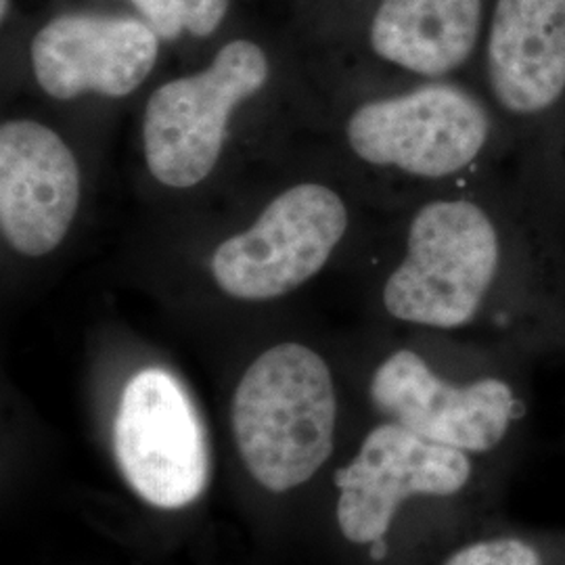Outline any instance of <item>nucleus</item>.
Masks as SVG:
<instances>
[{
	"instance_id": "13",
	"label": "nucleus",
	"mask_w": 565,
	"mask_h": 565,
	"mask_svg": "<svg viewBox=\"0 0 565 565\" xmlns=\"http://www.w3.org/2000/svg\"><path fill=\"white\" fill-rule=\"evenodd\" d=\"M163 41L186 34L205 39L226 15L228 0H130Z\"/></svg>"
},
{
	"instance_id": "11",
	"label": "nucleus",
	"mask_w": 565,
	"mask_h": 565,
	"mask_svg": "<svg viewBox=\"0 0 565 565\" xmlns=\"http://www.w3.org/2000/svg\"><path fill=\"white\" fill-rule=\"evenodd\" d=\"M158 53L160 36L147 21L97 13L55 18L30 44L34 78L57 102L128 97L153 72Z\"/></svg>"
},
{
	"instance_id": "1",
	"label": "nucleus",
	"mask_w": 565,
	"mask_h": 565,
	"mask_svg": "<svg viewBox=\"0 0 565 565\" xmlns=\"http://www.w3.org/2000/svg\"><path fill=\"white\" fill-rule=\"evenodd\" d=\"M559 202L525 179L511 207L476 198H436L413 214L404 254L382 291L385 312L401 323L461 329L525 264L559 260L546 210ZM565 258V256H564Z\"/></svg>"
},
{
	"instance_id": "2",
	"label": "nucleus",
	"mask_w": 565,
	"mask_h": 565,
	"mask_svg": "<svg viewBox=\"0 0 565 565\" xmlns=\"http://www.w3.org/2000/svg\"><path fill=\"white\" fill-rule=\"evenodd\" d=\"M338 394L312 348L282 342L247 366L233 394L231 427L247 473L268 492L317 476L333 452Z\"/></svg>"
},
{
	"instance_id": "14",
	"label": "nucleus",
	"mask_w": 565,
	"mask_h": 565,
	"mask_svg": "<svg viewBox=\"0 0 565 565\" xmlns=\"http://www.w3.org/2000/svg\"><path fill=\"white\" fill-rule=\"evenodd\" d=\"M445 565H545L541 553L520 539H490L463 546Z\"/></svg>"
},
{
	"instance_id": "4",
	"label": "nucleus",
	"mask_w": 565,
	"mask_h": 565,
	"mask_svg": "<svg viewBox=\"0 0 565 565\" xmlns=\"http://www.w3.org/2000/svg\"><path fill=\"white\" fill-rule=\"evenodd\" d=\"M345 141L361 162L417 181H448L513 145L482 93L427 81L361 103L345 120Z\"/></svg>"
},
{
	"instance_id": "3",
	"label": "nucleus",
	"mask_w": 565,
	"mask_h": 565,
	"mask_svg": "<svg viewBox=\"0 0 565 565\" xmlns=\"http://www.w3.org/2000/svg\"><path fill=\"white\" fill-rule=\"evenodd\" d=\"M484 97L522 156L524 177L564 189L565 0H497L484 53Z\"/></svg>"
},
{
	"instance_id": "9",
	"label": "nucleus",
	"mask_w": 565,
	"mask_h": 565,
	"mask_svg": "<svg viewBox=\"0 0 565 565\" xmlns=\"http://www.w3.org/2000/svg\"><path fill=\"white\" fill-rule=\"evenodd\" d=\"M371 401L390 422L463 452L501 445L518 411V396L503 380L450 384L422 354L406 348L375 369Z\"/></svg>"
},
{
	"instance_id": "10",
	"label": "nucleus",
	"mask_w": 565,
	"mask_h": 565,
	"mask_svg": "<svg viewBox=\"0 0 565 565\" xmlns=\"http://www.w3.org/2000/svg\"><path fill=\"white\" fill-rule=\"evenodd\" d=\"M81 205V168L60 135L34 120L0 128V231L25 258H42L67 237Z\"/></svg>"
},
{
	"instance_id": "5",
	"label": "nucleus",
	"mask_w": 565,
	"mask_h": 565,
	"mask_svg": "<svg viewBox=\"0 0 565 565\" xmlns=\"http://www.w3.org/2000/svg\"><path fill=\"white\" fill-rule=\"evenodd\" d=\"M268 74V57L256 42L233 41L202 72L162 84L142 118L151 177L170 189L205 181L223 156L233 114L263 90Z\"/></svg>"
},
{
	"instance_id": "12",
	"label": "nucleus",
	"mask_w": 565,
	"mask_h": 565,
	"mask_svg": "<svg viewBox=\"0 0 565 565\" xmlns=\"http://www.w3.org/2000/svg\"><path fill=\"white\" fill-rule=\"evenodd\" d=\"M484 0H382L371 23L380 60L425 81H446L473 57Z\"/></svg>"
},
{
	"instance_id": "8",
	"label": "nucleus",
	"mask_w": 565,
	"mask_h": 565,
	"mask_svg": "<svg viewBox=\"0 0 565 565\" xmlns=\"http://www.w3.org/2000/svg\"><path fill=\"white\" fill-rule=\"evenodd\" d=\"M469 478L467 452L385 422L373 427L356 457L335 471L338 524L354 545L380 543L406 499L452 497Z\"/></svg>"
},
{
	"instance_id": "6",
	"label": "nucleus",
	"mask_w": 565,
	"mask_h": 565,
	"mask_svg": "<svg viewBox=\"0 0 565 565\" xmlns=\"http://www.w3.org/2000/svg\"><path fill=\"white\" fill-rule=\"evenodd\" d=\"M348 205L319 182L285 189L258 221L212 254L214 282L228 298L270 302L317 277L348 231Z\"/></svg>"
},
{
	"instance_id": "15",
	"label": "nucleus",
	"mask_w": 565,
	"mask_h": 565,
	"mask_svg": "<svg viewBox=\"0 0 565 565\" xmlns=\"http://www.w3.org/2000/svg\"><path fill=\"white\" fill-rule=\"evenodd\" d=\"M7 11H9V2L2 0V18H7Z\"/></svg>"
},
{
	"instance_id": "7",
	"label": "nucleus",
	"mask_w": 565,
	"mask_h": 565,
	"mask_svg": "<svg viewBox=\"0 0 565 565\" xmlns=\"http://www.w3.org/2000/svg\"><path fill=\"white\" fill-rule=\"evenodd\" d=\"M111 440L121 478L147 505L174 511L205 492V431L191 398L168 371L142 369L126 384Z\"/></svg>"
}]
</instances>
